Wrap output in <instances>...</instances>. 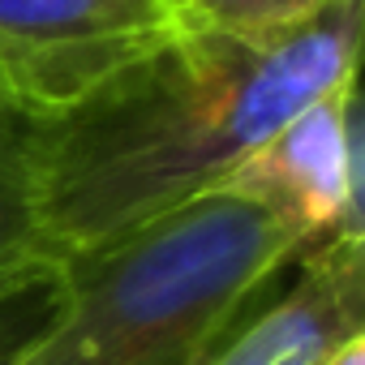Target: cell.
I'll return each mask as SVG.
<instances>
[{
	"label": "cell",
	"instance_id": "cell-1",
	"mask_svg": "<svg viewBox=\"0 0 365 365\" xmlns=\"http://www.w3.org/2000/svg\"><path fill=\"white\" fill-rule=\"evenodd\" d=\"M361 0L271 31L194 26L78 112L35 125L43 245L61 267L224 180L301 108L356 82Z\"/></svg>",
	"mask_w": 365,
	"mask_h": 365
},
{
	"label": "cell",
	"instance_id": "cell-2",
	"mask_svg": "<svg viewBox=\"0 0 365 365\" xmlns=\"http://www.w3.org/2000/svg\"><path fill=\"white\" fill-rule=\"evenodd\" d=\"M297 258L271 211L211 190L61 262L65 309L22 365H202Z\"/></svg>",
	"mask_w": 365,
	"mask_h": 365
},
{
	"label": "cell",
	"instance_id": "cell-3",
	"mask_svg": "<svg viewBox=\"0 0 365 365\" xmlns=\"http://www.w3.org/2000/svg\"><path fill=\"white\" fill-rule=\"evenodd\" d=\"M194 26L180 0H0V116L52 125Z\"/></svg>",
	"mask_w": 365,
	"mask_h": 365
},
{
	"label": "cell",
	"instance_id": "cell-4",
	"mask_svg": "<svg viewBox=\"0 0 365 365\" xmlns=\"http://www.w3.org/2000/svg\"><path fill=\"white\" fill-rule=\"evenodd\" d=\"M220 190L271 211L297 237L301 254L335 241H365L356 82L301 108Z\"/></svg>",
	"mask_w": 365,
	"mask_h": 365
},
{
	"label": "cell",
	"instance_id": "cell-5",
	"mask_svg": "<svg viewBox=\"0 0 365 365\" xmlns=\"http://www.w3.org/2000/svg\"><path fill=\"white\" fill-rule=\"evenodd\" d=\"M301 275L267 305H250L202 365H331L365 331V241H335L297 258Z\"/></svg>",
	"mask_w": 365,
	"mask_h": 365
},
{
	"label": "cell",
	"instance_id": "cell-6",
	"mask_svg": "<svg viewBox=\"0 0 365 365\" xmlns=\"http://www.w3.org/2000/svg\"><path fill=\"white\" fill-rule=\"evenodd\" d=\"M56 267L43 245V185L35 125L0 116V297L35 271Z\"/></svg>",
	"mask_w": 365,
	"mask_h": 365
},
{
	"label": "cell",
	"instance_id": "cell-7",
	"mask_svg": "<svg viewBox=\"0 0 365 365\" xmlns=\"http://www.w3.org/2000/svg\"><path fill=\"white\" fill-rule=\"evenodd\" d=\"M65 309V271L43 267L0 297V365H22Z\"/></svg>",
	"mask_w": 365,
	"mask_h": 365
},
{
	"label": "cell",
	"instance_id": "cell-8",
	"mask_svg": "<svg viewBox=\"0 0 365 365\" xmlns=\"http://www.w3.org/2000/svg\"><path fill=\"white\" fill-rule=\"evenodd\" d=\"M180 5L194 14L198 26H215V31H271V26L301 22L305 14L318 9L309 0H180Z\"/></svg>",
	"mask_w": 365,
	"mask_h": 365
},
{
	"label": "cell",
	"instance_id": "cell-9",
	"mask_svg": "<svg viewBox=\"0 0 365 365\" xmlns=\"http://www.w3.org/2000/svg\"><path fill=\"white\" fill-rule=\"evenodd\" d=\"M331 365H365V339H356V344H348Z\"/></svg>",
	"mask_w": 365,
	"mask_h": 365
},
{
	"label": "cell",
	"instance_id": "cell-10",
	"mask_svg": "<svg viewBox=\"0 0 365 365\" xmlns=\"http://www.w3.org/2000/svg\"><path fill=\"white\" fill-rule=\"evenodd\" d=\"M309 5H322V0H309Z\"/></svg>",
	"mask_w": 365,
	"mask_h": 365
}]
</instances>
